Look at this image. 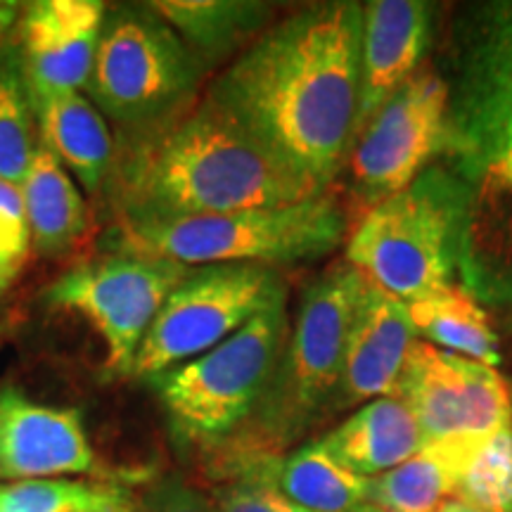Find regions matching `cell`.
<instances>
[{
    "mask_svg": "<svg viewBox=\"0 0 512 512\" xmlns=\"http://www.w3.org/2000/svg\"><path fill=\"white\" fill-rule=\"evenodd\" d=\"M107 10L102 0L24 3L15 43L34 91L83 93Z\"/></svg>",
    "mask_w": 512,
    "mask_h": 512,
    "instance_id": "obj_14",
    "label": "cell"
},
{
    "mask_svg": "<svg viewBox=\"0 0 512 512\" xmlns=\"http://www.w3.org/2000/svg\"><path fill=\"white\" fill-rule=\"evenodd\" d=\"M441 74V72H439ZM444 152L472 178L512 147V3L460 12L448 43Z\"/></svg>",
    "mask_w": 512,
    "mask_h": 512,
    "instance_id": "obj_8",
    "label": "cell"
},
{
    "mask_svg": "<svg viewBox=\"0 0 512 512\" xmlns=\"http://www.w3.org/2000/svg\"><path fill=\"white\" fill-rule=\"evenodd\" d=\"M19 192L31 230V252L43 259L72 254L86 238L91 211L81 185L43 143L38 145Z\"/></svg>",
    "mask_w": 512,
    "mask_h": 512,
    "instance_id": "obj_19",
    "label": "cell"
},
{
    "mask_svg": "<svg viewBox=\"0 0 512 512\" xmlns=\"http://www.w3.org/2000/svg\"><path fill=\"white\" fill-rule=\"evenodd\" d=\"M126 482L112 479H24L0 484V512H95L112 503Z\"/></svg>",
    "mask_w": 512,
    "mask_h": 512,
    "instance_id": "obj_25",
    "label": "cell"
},
{
    "mask_svg": "<svg viewBox=\"0 0 512 512\" xmlns=\"http://www.w3.org/2000/svg\"><path fill=\"white\" fill-rule=\"evenodd\" d=\"M209 69L150 3L107 10L86 98L114 133L176 119L202 98Z\"/></svg>",
    "mask_w": 512,
    "mask_h": 512,
    "instance_id": "obj_7",
    "label": "cell"
},
{
    "mask_svg": "<svg viewBox=\"0 0 512 512\" xmlns=\"http://www.w3.org/2000/svg\"><path fill=\"white\" fill-rule=\"evenodd\" d=\"M290 323L287 299H280L219 347L143 380L181 451L211 458L245 430L278 366Z\"/></svg>",
    "mask_w": 512,
    "mask_h": 512,
    "instance_id": "obj_6",
    "label": "cell"
},
{
    "mask_svg": "<svg viewBox=\"0 0 512 512\" xmlns=\"http://www.w3.org/2000/svg\"><path fill=\"white\" fill-rule=\"evenodd\" d=\"M437 512H479V510L472 508L470 503L460 501V498H448V501L441 503V508Z\"/></svg>",
    "mask_w": 512,
    "mask_h": 512,
    "instance_id": "obj_33",
    "label": "cell"
},
{
    "mask_svg": "<svg viewBox=\"0 0 512 512\" xmlns=\"http://www.w3.org/2000/svg\"><path fill=\"white\" fill-rule=\"evenodd\" d=\"M41 143L88 197H102L114 162V133L98 107L79 91H34Z\"/></svg>",
    "mask_w": 512,
    "mask_h": 512,
    "instance_id": "obj_17",
    "label": "cell"
},
{
    "mask_svg": "<svg viewBox=\"0 0 512 512\" xmlns=\"http://www.w3.org/2000/svg\"><path fill=\"white\" fill-rule=\"evenodd\" d=\"M427 444L482 439L512 422V389L496 368L415 339L394 394Z\"/></svg>",
    "mask_w": 512,
    "mask_h": 512,
    "instance_id": "obj_12",
    "label": "cell"
},
{
    "mask_svg": "<svg viewBox=\"0 0 512 512\" xmlns=\"http://www.w3.org/2000/svg\"><path fill=\"white\" fill-rule=\"evenodd\" d=\"M351 512H384V510H380V508H377V505L363 503V505H358V508H356V510H351Z\"/></svg>",
    "mask_w": 512,
    "mask_h": 512,
    "instance_id": "obj_34",
    "label": "cell"
},
{
    "mask_svg": "<svg viewBox=\"0 0 512 512\" xmlns=\"http://www.w3.org/2000/svg\"><path fill=\"white\" fill-rule=\"evenodd\" d=\"M406 309L422 342L484 366H501V344L491 328L489 313L465 287L456 285L437 297L406 304Z\"/></svg>",
    "mask_w": 512,
    "mask_h": 512,
    "instance_id": "obj_21",
    "label": "cell"
},
{
    "mask_svg": "<svg viewBox=\"0 0 512 512\" xmlns=\"http://www.w3.org/2000/svg\"><path fill=\"white\" fill-rule=\"evenodd\" d=\"M460 458L448 444H427L418 456L368 479V503L384 512H437L456 498Z\"/></svg>",
    "mask_w": 512,
    "mask_h": 512,
    "instance_id": "obj_23",
    "label": "cell"
},
{
    "mask_svg": "<svg viewBox=\"0 0 512 512\" xmlns=\"http://www.w3.org/2000/svg\"><path fill=\"white\" fill-rule=\"evenodd\" d=\"M432 41V5L422 0L363 3L358 133L418 72Z\"/></svg>",
    "mask_w": 512,
    "mask_h": 512,
    "instance_id": "obj_16",
    "label": "cell"
},
{
    "mask_svg": "<svg viewBox=\"0 0 512 512\" xmlns=\"http://www.w3.org/2000/svg\"><path fill=\"white\" fill-rule=\"evenodd\" d=\"M484 169L496 171V174H501L503 178H508V181H512V147H510V150H505L503 155H498L496 159H491V162L486 164Z\"/></svg>",
    "mask_w": 512,
    "mask_h": 512,
    "instance_id": "obj_32",
    "label": "cell"
},
{
    "mask_svg": "<svg viewBox=\"0 0 512 512\" xmlns=\"http://www.w3.org/2000/svg\"><path fill=\"white\" fill-rule=\"evenodd\" d=\"M112 482L81 408L41 403L17 384H0V484L24 479Z\"/></svg>",
    "mask_w": 512,
    "mask_h": 512,
    "instance_id": "obj_13",
    "label": "cell"
},
{
    "mask_svg": "<svg viewBox=\"0 0 512 512\" xmlns=\"http://www.w3.org/2000/svg\"><path fill=\"white\" fill-rule=\"evenodd\" d=\"M467 202L470 178L434 162L406 190L361 214L344 259L403 304L437 297L458 285Z\"/></svg>",
    "mask_w": 512,
    "mask_h": 512,
    "instance_id": "obj_4",
    "label": "cell"
},
{
    "mask_svg": "<svg viewBox=\"0 0 512 512\" xmlns=\"http://www.w3.org/2000/svg\"><path fill=\"white\" fill-rule=\"evenodd\" d=\"M273 458H249L228 465L211 489V501L219 512H309L290 501L273 479Z\"/></svg>",
    "mask_w": 512,
    "mask_h": 512,
    "instance_id": "obj_27",
    "label": "cell"
},
{
    "mask_svg": "<svg viewBox=\"0 0 512 512\" xmlns=\"http://www.w3.org/2000/svg\"><path fill=\"white\" fill-rule=\"evenodd\" d=\"M207 69L233 62L271 27L273 5L261 0H152Z\"/></svg>",
    "mask_w": 512,
    "mask_h": 512,
    "instance_id": "obj_20",
    "label": "cell"
},
{
    "mask_svg": "<svg viewBox=\"0 0 512 512\" xmlns=\"http://www.w3.org/2000/svg\"><path fill=\"white\" fill-rule=\"evenodd\" d=\"M22 8L24 3H17V0H0V53H5L15 43Z\"/></svg>",
    "mask_w": 512,
    "mask_h": 512,
    "instance_id": "obj_30",
    "label": "cell"
},
{
    "mask_svg": "<svg viewBox=\"0 0 512 512\" xmlns=\"http://www.w3.org/2000/svg\"><path fill=\"white\" fill-rule=\"evenodd\" d=\"M323 195L299 181L202 98L176 119L114 133V162L102 200L114 226L273 209Z\"/></svg>",
    "mask_w": 512,
    "mask_h": 512,
    "instance_id": "obj_2",
    "label": "cell"
},
{
    "mask_svg": "<svg viewBox=\"0 0 512 512\" xmlns=\"http://www.w3.org/2000/svg\"><path fill=\"white\" fill-rule=\"evenodd\" d=\"M415 339L406 304L366 278L349 325L332 413L392 396Z\"/></svg>",
    "mask_w": 512,
    "mask_h": 512,
    "instance_id": "obj_15",
    "label": "cell"
},
{
    "mask_svg": "<svg viewBox=\"0 0 512 512\" xmlns=\"http://www.w3.org/2000/svg\"><path fill=\"white\" fill-rule=\"evenodd\" d=\"M41 133L17 43L0 53V181L22 185L34 162Z\"/></svg>",
    "mask_w": 512,
    "mask_h": 512,
    "instance_id": "obj_24",
    "label": "cell"
},
{
    "mask_svg": "<svg viewBox=\"0 0 512 512\" xmlns=\"http://www.w3.org/2000/svg\"><path fill=\"white\" fill-rule=\"evenodd\" d=\"M349 211L335 192L273 209L114 226L107 249H126L183 266L261 264L283 268L318 261L349 238Z\"/></svg>",
    "mask_w": 512,
    "mask_h": 512,
    "instance_id": "obj_5",
    "label": "cell"
},
{
    "mask_svg": "<svg viewBox=\"0 0 512 512\" xmlns=\"http://www.w3.org/2000/svg\"><path fill=\"white\" fill-rule=\"evenodd\" d=\"M456 498L479 512H512V422L479 441L460 470Z\"/></svg>",
    "mask_w": 512,
    "mask_h": 512,
    "instance_id": "obj_26",
    "label": "cell"
},
{
    "mask_svg": "<svg viewBox=\"0 0 512 512\" xmlns=\"http://www.w3.org/2000/svg\"><path fill=\"white\" fill-rule=\"evenodd\" d=\"M363 285L366 275L342 259L306 287L259 408L245 430L209 458L214 477L240 460L283 456L287 446L302 439L325 413H332L349 325Z\"/></svg>",
    "mask_w": 512,
    "mask_h": 512,
    "instance_id": "obj_3",
    "label": "cell"
},
{
    "mask_svg": "<svg viewBox=\"0 0 512 512\" xmlns=\"http://www.w3.org/2000/svg\"><path fill=\"white\" fill-rule=\"evenodd\" d=\"M5 330V325H3V306H0V332Z\"/></svg>",
    "mask_w": 512,
    "mask_h": 512,
    "instance_id": "obj_36",
    "label": "cell"
},
{
    "mask_svg": "<svg viewBox=\"0 0 512 512\" xmlns=\"http://www.w3.org/2000/svg\"><path fill=\"white\" fill-rule=\"evenodd\" d=\"M31 252V230L17 185L0 181V285L10 290Z\"/></svg>",
    "mask_w": 512,
    "mask_h": 512,
    "instance_id": "obj_28",
    "label": "cell"
},
{
    "mask_svg": "<svg viewBox=\"0 0 512 512\" xmlns=\"http://www.w3.org/2000/svg\"><path fill=\"white\" fill-rule=\"evenodd\" d=\"M287 299V280L261 264L192 266L171 290L140 344L133 380L207 354L249 320Z\"/></svg>",
    "mask_w": 512,
    "mask_h": 512,
    "instance_id": "obj_10",
    "label": "cell"
},
{
    "mask_svg": "<svg viewBox=\"0 0 512 512\" xmlns=\"http://www.w3.org/2000/svg\"><path fill=\"white\" fill-rule=\"evenodd\" d=\"M138 498L143 512H219L207 491L176 470L152 475Z\"/></svg>",
    "mask_w": 512,
    "mask_h": 512,
    "instance_id": "obj_29",
    "label": "cell"
},
{
    "mask_svg": "<svg viewBox=\"0 0 512 512\" xmlns=\"http://www.w3.org/2000/svg\"><path fill=\"white\" fill-rule=\"evenodd\" d=\"M363 3L325 0L273 22L204 98L313 190L347 169L361 117Z\"/></svg>",
    "mask_w": 512,
    "mask_h": 512,
    "instance_id": "obj_1",
    "label": "cell"
},
{
    "mask_svg": "<svg viewBox=\"0 0 512 512\" xmlns=\"http://www.w3.org/2000/svg\"><path fill=\"white\" fill-rule=\"evenodd\" d=\"M95 512H143V505H140L138 494H133L131 486H124V489H121V494L114 498L112 503H107L105 508H100Z\"/></svg>",
    "mask_w": 512,
    "mask_h": 512,
    "instance_id": "obj_31",
    "label": "cell"
},
{
    "mask_svg": "<svg viewBox=\"0 0 512 512\" xmlns=\"http://www.w3.org/2000/svg\"><path fill=\"white\" fill-rule=\"evenodd\" d=\"M318 439L339 465L363 479L380 477L425 448L418 420L396 396L363 403Z\"/></svg>",
    "mask_w": 512,
    "mask_h": 512,
    "instance_id": "obj_18",
    "label": "cell"
},
{
    "mask_svg": "<svg viewBox=\"0 0 512 512\" xmlns=\"http://www.w3.org/2000/svg\"><path fill=\"white\" fill-rule=\"evenodd\" d=\"M10 290H5V287L3 285H0V304H3V297H5V294H8Z\"/></svg>",
    "mask_w": 512,
    "mask_h": 512,
    "instance_id": "obj_35",
    "label": "cell"
},
{
    "mask_svg": "<svg viewBox=\"0 0 512 512\" xmlns=\"http://www.w3.org/2000/svg\"><path fill=\"white\" fill-rule=\"evenodd\" d=\"M273 479L290 501L309 512H351L368 503V479L339 465L320 439L275 456Z\"/></svg>",
    "mask_w": 512,
    "mask_h": 512,
    "instance_id": "obj_22",
    "label": "cell"
},
{
    "mask_svg": "<svg viewBox=\"0 0 512 512\" xmlns=\"http://www.w3.org/2000/svg\"><path fill=\"white\" fill-rule=\"evenodd\" d=\"M446 119L448 86L434 69H418L384 102L358 133L347 162L351 202L361 214L406 190L434 164L444 152Z\"/></svg>",
    "mask_w": 512,
    "mask_h": 512,
    "instance_id": "obj_11",
    "label": "cell"
},
{
    "mask_svg": "<svg viewBox=\"0 0 512 512\" xmlns=\"http://www.w3.org/2000/svg\"><path fill=\"white\" fill-rule=\"evenodd\" d=\"M190 268L159 256L107 249L57 275L41 290V302L86 320L105 347V375L126 380L133 377L152 320Z\"/></svg>",
    "mask_w": 512,
    "mask_h": 512,
    "instance_id": "obj_9",
    "label": "cell"
}]
</instances>
